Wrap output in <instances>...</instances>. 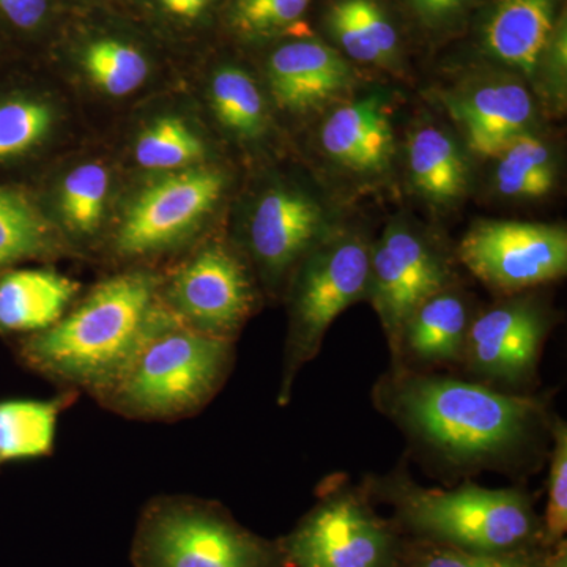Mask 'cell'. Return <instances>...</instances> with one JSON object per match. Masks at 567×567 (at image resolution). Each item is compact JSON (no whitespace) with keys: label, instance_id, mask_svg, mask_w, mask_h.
Returning a JSON list of instances; mask_svg holds the SVG:
<instances>
[{"label":"cell","instance_id":"6da1fadb","mask_svg":"<svg viewBox=\"0 0 567 567\" xmlns=\"http://www.w3.org/2000/svg\"><path fill=\"white\" fill-rule=\"evenodd\" d=\"M372 395L421 453L456 473L522 466L551 429L543 399L442 372L393 368Z\"/></svg>","mask_w":567,"mask_h":567},{"label":"cell","instance_id":"7a4b0ae2","mask_svg":"<svg viewBox=\"0 0 567 567\" xmlns=\"http://www.w3.org/2000/svg\"><path fill=\"white\" fill-rule=\"evenodd\" d=\"M171 317L162 275L136 268L96 284L48 330L14 339L13 352L29 371L100 401Z\"/></svg>","mask_w":567,"mask_h":567},{"label":"cell","instance_id":"3957f363","mask_svg":"<svg viewBox=\"0 0 567 567\" xmlns=\"http://www.w3.org/2000/svg\"><path fill=\"white\" fill-rule=\"evenodd\" d=\"M364 488L369 496L391 506V520L410 539L486 554L546 548L543 522L524 488L465 483L440 491L420 486L398 470L371 477Z\"/></svg>","mask_w":567,"mask_h":567},{"label":"cell","instance_id":"277c9868","mask_svg":"<svg viewBox=\"0 0 567 567\" xmlns=\"http://www.w3.org/2000/svg\"><path fill=\"white\" fill-rule=\"evenodd\" d=\"M234 341L199 333L171 317L142 346L100 404L141 421L196 415L233 371Z\"/></svg>","mask_w":567,"mask_h":567},{"label":"cell","instance_id":"5b68a950","mask_svg":"<svg viewBox=\"0 0 567 567\" xmlns=\"http://www.w3.org/2000/svg\"><path fill=\"white\" fill-rule=\"evenodd\" d=\"M133 567H282L276 540L244 527L218 502L155 496L142 507L130 548Z\"/></svg>","mask_w":567,"mask_h":567},{"label":"cell","instance_id":"8992f818","mask_svg":"<svg viewBox=\"0 0 567 567\" xmlns=\"http://www.w3.org/2000/svg\"><path fill=\"white\" fill-rule=\"evenodd\" d=\"M371 244L360 234H330L295 268L289 290V333L284 347L278 404H289L295 379L315 360L331 323L368 298Z\"/></svg>","mask_w":567,"mask_h":567},{"label":"cell","instance_id":"52a82bcc","mask_svg":"<svg viewBox=\"0 0 567 567\" xmlns=\"http://www.w3.org/2000/svg\"><path fill=\"white\" fill-rule=\"evenodd\" d=\"M405 536L377 513L365 488L324 480L317 503L276 539L282 567H398Z\"/></svg>","mask_w":567,"mask_h":567},{"label":"cell","instance_id":"ba28073f","mask_svg":"<svg viewBox=\"0 0 567 567\" xmlns=\"http://www.w3.org/2000/svg\"><path fill=\"white\" fill-rule=\"evenodd\" d=\"M227 188L215 166L156 174L123 208L112 252L125 260L153 259L181 248L199 233Z\"/></svg>","mask_w":567,"mask_h":567},{"label":"cell","instance_id":"9c48e42d","mask_svg":"<svg viewBox=\"0 0 567 567\" xmlns=\"http://www.w3.org/2000/svg\"><path fill=\"white\" fill-rule=\"evenodd\" d=\"M162 300L185 327L235 341L256 309L257 290L244 257L210 241L162 276Z\"/></svg>","mask_w":567,"mask_h":567},{"label":"cell","instance_id":"30bf717a","mask_svg":"<svg viewBox=\"0 0 567 567\" xmlns=\"http://www.w3.org/2000/svg\"><path fill=\"white\" fill-rule=\"evenodd\" d=\"M457 256L492 290L522 292L566 275L567 234L540 223L480 221L462 238Z\"/></svg>","mask_w":567,"mask_h":567},{"label":"cell","instance_id":"8fae6325","mask_svg":"<svg viewBox=\"0 0 567 567\" xmlns=\"http://www.w3.org/2000/svg\"><path fill=\"white\" fill-rule=\"evenodd\" d=\"M550 317L529 298H514L473 317L464 369L470 380L507 393L535 383Z\"/></svg>","mask_w":567,"mask_h":567},{"label":"cell","instance_id":"7c38bea8","mask_svg":"<svg viewBox=\"0 0 567 567\" xmlns=\"http://www.w3.org/2000/svg\"><path fill=\"white\" fill-rule=\"evenodd\" d=\"M442 252L402 223L390 224L371 246L368 300L380 317L390 350L413 311L450 286Z\"/></svg>","mask_w":567,"mask_h":567},{"label":"cell","instance_id":"4fadbf2b","mask_svg":"<svg viewBox=\"0 0 567 567\" xmlns=\"http://www.w3.org/2000/svg\"><path fill=\"white\" fill-rule=\"evenodd\" d=\"M327 229L322 207L290 186H274L257 197L246 224L245 246L265 286H287L297 265L323 241Z\"/></svg>","mask_w":567,"mask_h":567},{"label":"cell","instance_id":"5bb4252c","mask_svg":"<svg viewBox=\"0 0 567 567\" xmlns=\"http://www.w3.org/2000/svg\"><path fill=\"white\" fill-rule=\"evenodd\" d=\"M275 103L292 114L320 110L350 91L353 71L333 48L319 40L284 43L267 62Z\"/></svg>","mask_w":567,"mask_h":567},{"label":"cell","instance_id":"9a60e30c","mask_svg":"<svg viewBox=\"0 0 567 567\" xmlns=\"http://www.w3.org/2000/svg\"><path fill=\"white\" fill-rule=\"evenodd\" d=\"M473 317L468 301L451 284L432 295L402 327L391 350L393 368L439 372L461 365Z\"/></svg>","mask_w":567,"mask_h":567},{"label":"cell","instance_id":"2e32d148","mask_svg":"<svg viewBox=\"0 0 567 567\" xmlns=\"http://www.w3.org/2000/svg\"><path fill=\"white\" fill-rule=\"evenodd\" d=\"M324 155L357 174H377L393 159L394 134L386 99L369 95L342 104L328 115L320 130Z\"/></svg>","mask_w":567,"mask_h":567},{"label":"cell","instance_id":"e0dca14e","mask_svg":"<svg viewBox=\"0 0 567 567\" xmlns=\"http://www.w3.org/2000/svg\"><path fill=\"white\" fill-rule=\"evenodd\" d=\"M464 128L470 151L496 158L518 134L527 133L535 115L533 99L516 81H492L446 100Z\"/></svg>","mask_w":567,"mask_h":567},{"label":"cell","instance_id":"ac0fdd59","mask_svg":"<svg viewBox=\"0 0 567 567\" xmlns=\"http://www.w3.org/2000/svg\"><path fill=\"white\" fill-rule=\"evenodd\" d=\"M81 284L52 268L14 267L0 274V336L24 338L59 322Z\"/></svg>","mask_w":567,"mask_h":567},{"label":"cell","instance_id":"d6986e66","mask_svg":"<svg viewBox=\"0 0 567 567\" xmlns=\"http://www.w3.org/2000/svg\"><path fill=\"white\" fill-rule=\"evenodd\" d=\"M557 22V0H495L483 29L484 50L495 61L535 76Z\"/></svg>","mask_w":567,"mask_h":567},{"label":"cell","instance_id":"ffe728a7","mask_svg":"<svg viewBox=\"0 0 567 567\" xmlns=\"http://www.w3.org/2000/svg\"><path fill=\"white\" fill-rule=\"evenodd\" d=\"M59 121L61 112L48 93L0 73V183L47 148Z\"/></svg>","mask_w":567,"mask_h":567},{"label":"cell","instance_id":"44dd1931","mask_svg":"<svg viewBox=\"0 0 567 567\" xmlns=\"http://www.w3.org/2000/svg\"><path fill=\"white\" fill-rule=\"evenodd\" d=\"M112 196L110 167L100 159H85L69 167L54 192V224L62 238L89 245L102 233Z\"/></svg>","mask_w":567,"mask_h":567},{"label":"cell","instance_id":"7402d4cb","mask_svg":"<svg viewBox=\"0 0 567 567\" xmlns=\"http://www.w3.org/2000/svg\"><path fill=\"white\" fill-rule=\"evenodd\" d=\"M76 391L48 399H0V472L11 464L50 457L61 415L76 402Z\"/></svg>","mask_w":567,"mask_h":567},{"label":"cell","instance_id":"603a6c76","mask_svg":"<svg viewBox=\"0 0 567 567\" xmlns=\"http://www.w3.org/2000/svg\"><path fill=\"white\" fill-rule=\"evenodd\" d=\"M62 235L28 188L0 183V274L62 252Z\"/></svg>","mask_w":567,"mask_h":567},{"label":"cell","instance_id":"cb8c5ba5","mask_svg":"<svg viewBox=\"0 0 567 567\" xmlns=\"http://www.w3.org/2000/svg\"><path fill=\"white\" fill-rule=\"evenodd\" d=\"M327 28L353 61L388 66L399 59L398 29L377 0H334L327 11Z\"/></svg>","mask_w":567,"mask_h":567},{"label":"cell","instance_id":"d4e9b609","mask_svg":"<svg viewBox=\"0 0 567 567\" xmlns=\"http://www.w3.org/2000/svg\"><path fill=\"white\" fill-rule=\"evenodd\" d=\"M410 177L417 192L436 204L464 196L468 171L453 137L435 126L416 130L406 145Z\"/></svg>","mask_w":567,"mask_h":567},{"label":"cell","instance_id":"484cf974","mask_svg":"<svg viewBox=\"0 0 567 567\" xmlns=\"http://www.w3.org/2000/svg\"><path fill=\"white\" fill-rule=\"evenodd\" d=\"M208 155L207 142L188 118L163 114L141 130L133 158L141 169L166 174L200 166Z\"/></svg>","mask_w":567,"mask_h":567},{"label":"cell","instance_id":"4316f807","mask_svg":"<svg viewBox=\"0 0 567 567\" xmlns=\"http://www.w3.org/2000/svg\"><path fill=\"white\" fill-rule=\"evenodd\" d=\"M81 69L96 92L110 99H126L140 92L151 78V61L130 41L102 37L85 44Z\"/></svg>","mask_w":567,"mask_h":567},{"label":"cell","instance_id":"83f0119b","mask_svg":"<svg viewBox=\"0 0 567 567\" xmlns=\"http://www.w3.org/2000/svg\"><path fill=\"white\" fill-rule=\"evenodd\" d=\"M213 114L233 136L251 141L267 130V107L251 74L238 66H221L208 84Z\"/></svg>","mask_w":567,"mask_h":567},{"label":"cell","instance_id":"f1b7e54d","mask_svg":"<svg viewBox=\"0 0 567 567\" xmlns=\"http://www.w3.org/2000/svg\"><path fill=\"white\" fill-rule=\"evenodd\" d=\"M496 159L495 186L503 196L539 199L555 186L551 151L529 133L518 134Z\"/></svg>","mask_w":567,"mask_h":567},{"label":"cell","instance_id":"f546056e","mask_svg":"<svg viewBox=\"0 0 567 567\" xmlns=\"http://www.w3.org/2000/svg\"><path fill=\"white\" fill-rule=\"evenodd\" d=\"M547 548L486 554L405 537L398 567H547Z\"/></svg>","mask_w":567,"mask_h":567},{"label":"cell","instance_id":"4dcf8cb0","mask_svg":"<svg viewBox=\"0 0 567 567\" xmlns=\"http://www.w3.org/2000/svg\"><path fill=\"white\" fill-rule=\"evenodd\" d=\"M311 0H233L230 24L246 39L264 40L293 31Z\"/></svg>","mask_w":567,"mask_h":567},{"label":"cell","instance_id":"1f68e13d","mask_svg":"<svg viewBox=\"0 0 567 567\" xmlns=\"http://www.w3.org/2000/svg\"><path fill=\"white\" fill-rule=\"evenodd\" d=\"M550 472H548L547 503L543 522L544 547L557 546L567 533V425L555 417L550 429Z\"/></svg>","mask_w":567,"mask_h":567},{"label":"cell","instance_id":"d6a6232c","mask_svg":"<svg viewBox=\"0 0 567 567\" xmlns=\"http://www.w3.org/2000/svg\"><path fill=\"white\" fill-rule=\"evenodd\" d=\"M50 13L51 0H0V37L35 35Z\"/></svg>","mask_w":567,"mask_h":567},{"label":"cell","instance_id":"836d02e7","mask_svg":"<svg viewBox=\"0 0 567 567\" xmlns=\"http://www.w3.org/2000/svg\"><path fill=\"white\" fill-rule=\"evenodd\" d=\"M473 0H406L421 25L443 29L456 22L468 10Z\"/></svg>","mask_w":567,"mask_h":567},{"label":"cell","instance_id":"e575fe53","mask_svg":"<svg viewBox=\"0 0 567 567\" xmlns=\"http://www.w3.org/2000/svg\"><path fill=\"white\" fill-rule=\"evenodd\" d=\"M171 17L183 21H196L210 9L213 0H156Z\"/></svg>","mask_w":567,"mask_h":567},{"label":"cell","instance_id":"d590c367","mask_svg":"<svg viewBox=\"0 0 567 567\" xmlns=\"http://www.w3.org/2000/svg\"><path fill=\"white\" fill-rule=\"evenodd\" d=\"M2 37H0V73L6 70V63H3V41Z\"/></svg>","mask_w":567,"mask_h":567}]
</instances>
